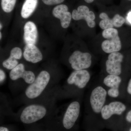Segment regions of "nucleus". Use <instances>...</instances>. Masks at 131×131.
<instances>
[{"mask_svg":"<svg viewBox=\"0 0 131 131\" xmlns=\"http://www.w3.org/2000/svg\"><path fill=\"white\" fill-rule=\"evenodd\" d=\"M50 79V75L49 72L42 71L26 89V96L30 99H35L40 96L47 87Z\"/></svg>","mask_w":131,"mask_h":131,"instance_id":"f257e3e1","label":"nucleus"},{"mask_svg":"<svg viewBox=\"0 0 131 131\" xmlns=\"http://www.w3.org/2000/svg\"><path fill=\"white\" fill-rule=\"evenodd\" d=\"M102 35L106 39L101 45L102 49L105 52L110 54L120 50L122 45L117 29L113 28L105 29L102 32Z\"/></svg>","mask_w":131,"mask_h":131,"instance_id":"f03ea898","label":"nucleus"},{"mask_svg":"<svg viewBox=\"0 0 131 131\" xmlns=\"http://www.w3.org/2000/svg\"><path fill=\"white\" fill-rule=\"evenodd\" d=\"M46 113L47 110L44 106L37 104L30 105L23 110L20 120L24 124H32L43 118Z\"/></svg>","mask_w":131,"mask_h":131,"instance_id":"7ed1b4c3","label":"nucleus"},{"mask_svg":"<svg viewBox=\"0 0 131 131\" xmlns=\"http://www.w3.org/2000/svg\"><path fill=\"white\" fill-rule=\"evenodd\" d=\"M107 91L103 87L98 86L94 88L90 96V105L95 113H101L102 108L105 105Z\"/></svg>","mask_w":131,"mask_h":131,"instance_id":"20e7f679","label":"nucleus"},{"mask_svg":"<svg viewBox=\"0 0 131 131\" xmlns=\"http://www.w3.org/2000/svg\"><path fill=\"white\" fill-rule=\"evenodd\" d=\"M69 62L74 70L86 69L91 66L92 57L88 52L75 51L69 58Z\"/></svg>","mask_w":131,"mask_h":131,"instance_id":"39448f33","label":"nucleus"},{"mask_svg":"<svg viewBox=\"0 0 131 131\" xmlns=\"http://www.w3.org/2000/svg\"><path fill=\"white\" fill-rule=\"evenodd\" d=\"M80 112V105L75 101L71 103L66 109L62 119V124L65 129L69 130L74 125Z\"/></svg>","mask_w":131,"mask_h":131,"instance_id":"423d86ee","label":"nucleus"},{"mask_svg":"<svg viewBox=\"0 0 131 131\" xmlns=\"http://www.w3.org/2000/svg\"><path fill=\"white\" fill-rule=\"evenodd\" d=\"M124 56L118 52L109 54L106 62V70L108 74L119 76L122 73V64Z\"/></svg>","mask_w":131,"mask_h":131,"instance_id":"0eeeda50","label":"nucleus"},{"mask_svg":"<svg viewBox=\"0 0 131 131\" xmlns=\"http://www.w3.org/2000/svg\"><path fill=\"white\" fill-rule=\"evenodd\" d=\"M90 80L89 72L86 70H74L67 79V83L70 85H75L80 89L86 87Z\"/></svg>","mask_w":131,"mask_h":131,"instance_id":"6e6552de","label":"nucleus"},{"mask_svg":"<svg viewBox=\"0 0 131 131\" xmlns=\"http://www.w3.org/2000/svg\"><path fill=\"white\" fill-rule=\"evenodd\" d=\"M126 108V106L121 102L114 101L104 105L102 109L101 115L103 119H108L113 115H121Z\"/></svg>","mask_w":131,"mask_h":131,"instance_id":"1a4fd4ad","label":"nucleus"},{"mask_svg":"<svg viewBox=\"0 0 131 131\" xmlns=\"http://www.w3.org/2000/svg\"><path fill=\"white\" fill-rule=\"evenodd\" d=\"M72 17L75 20L83 19L85 20L88 25L90 28H94L95 26V15L93 12L90 11L86 6L82 5L78 7L77 9H74L72 12Z\"/></svg>","mask_w":131,"mask_h":131,"instance_id":"9d476101","label":"nucleus"},{"mask_svg":"<svg viewBox=\"0 0 131 131\" xmlns=\"http://www.w3.org/2000/svg\"><path fill=\"white\" fill-rule=\"evenodd\" d=\"M9 76L13 81L22 78L25 82L28 84L32 83L36 78L33 72L31 71L25 70V66L22 63L19 64L12 70L9 73Z\"/></svg>","mask_w":131,"mask_h":131,"instance_id":"9b49d317","label":"nucleus"},{"mask_svg":"<svg viewBox=\"0 0 131 131\" xmlns=\"http://www.w3.org/2000/svg\"><path fill=\"white\" fill-rule=\"evenodd\" d=\"M52 14L54 17L60 19L63 28L69 27L72 18V14L68 12V7L66 5H60L55 7L52 10Z\"/></svg>","mask_w":131,"mask_h":131,"instance_id":"f8f14e48","label":"nucleus"},{"mask_svg":"<svg viewBox=\"0 0 131 131\" xmlns=\"http://www.w3.org/2000/svg\"><path fill=\"white\" fill-rule=\"evenodd\" d=\"M24 57L26 61L35 63L42 61L43 55L35 45H26L24 49Z\"/></svg>","mask_w":131,"mask_h":131,"instance_id":"ddd939ff","label":"nucleus"},{"mask_svg":"<svg viewBox=\"0 0 131 131\" xmlns=\"http://www.w3.org/2000/svg\"><path fill=\"white\" fill-rule=\"evenodd\" d=\"M38 31L34 22L28 21L24 27V39L26 45H35L38 38Z\"/></svg>","mask_w":131,"mask_h":131,"instance_id":"4468645a","label":"nucleus"},{"mask_svg":"<svg viewBox=\"0 0 131 131\" xmlns=\"http://www.w3.org/2000/svg\"><path fill=\"white\" fill-rule=\"evenodd\" d=\"M38 2V0H25L21 8V17L25 19L29 18L36 9Z\"/></svg>","mask_w":131,"mask_h":131,"instance_id":"2eb2a0df","label":"nucleus"},{"mask_svg":"<svg viewBox=\"0 0 131 131\" xmlns=\"http://www.w3.org/2000/svg\"><path fill=\"white\" fill-rule=\"evenodd\" d=\"M122 78L118 75L108 74L103 80V83L105 86L110 88H119L121 83L122 82Z\"/></svg>","mask_w":131,"mask_h":131,"instance_id":"dca6fc26","label":"nucleus"},{"mask_svg":"<svg viewBox=\"0 0 131 131\" xmlns=\"http://www.w3.org/2000/svg\"><path fill=\"white\" fill-rule=\"evenodd\" d=\"M100 18L102 20L100 21L99 26L102 29L105 30L108 28H113L114 27L113 18L110 19L106 14L102 13L100 15Z\"/></svg>","mask_w":131,"mask_h":131,"instance_id":"f3484780","label":"nucleus"},{"mask_svg":"<svg viewBox=\"0 0 131 131\" xmlns=\"http://www.w3.org/2000/svg\"><path fill=\"white\" fill-rule=\"evenodd\" d=\"M16 0H1L2 8L3 11L9 13L14 8Z\"/></svg>","mask_w":131,"mask_h":131,"instance_id":"a211bd4d","label":"nucleus"},{"mask_svg":"<svg viewBox=\"0 0 131 131\" xmlns=\"http://www.w3.org/2000/svg\"><path fill=\"white\" fill-rule=\"evenodd\" d=\"M18 64V62L17 59L10 56L3 61L2 63L4 68L9 70H12Z\"/></svg>","mask_w":131,"mask_h":131,"instance_id":"6ab92c4d","label":"nucleus"},{"mask_svg":"<svg viewBox=\"0 0 131 131\" xmlns=\"http://www.w3.org/2000/svg\"><path fill=\"white\" fill-rule=\"evenodd\" d=\"M22 56V51L19 47H14L11 50L10 52V56L17 60L20 59L21 58Z\"/></svg>","mask_w":131,"mask_h":131,"instance_id":"aec40b11","label":"nucleus"},{"mask_svg":"<svg viewBox=\"0 0 131 131\" xmlns=\"http://www.w3.org/2000/svg\"><path fill=\"white\" fill-rule=\"evenodd\" d=\"M113 18L114 21V27H121L125 23V19L124 17L120 16L119 14L115 15Z\"/></svg>","mask_w":131,"mask_h":131,"instance_id":"412c9836","label":"nucleus"},{"mask_svg":"<svg viewBox=\"0 0 131 131\" xmlns=\"http://www.w3.org/2000/svg\"><path fill=\"white\" fill-rule=\"evenodd\" d=\"M107 95L111 98H117L119 95V88H110L107 91Z\"/></svg>","mask_w":131,"mask_h":131,"instance_id":"4be33fe9","label":"nucleus"},{"mask_svg":"<svg viewBox=\"0 0 131 131\" xmlns=\"http://www.w3.org/2000/svg\"><path fill=\"white\" fill-rule=\"evenodd\" d=\"M46 5H54L60 4L64 2V0H42Z\"/></svg>","mask_w":131,"mask_h":131,"instance_id":"5701e85b","label":"nucleus"},{"mask_svg":"<svg viewBox=\"0 0 131 131\" xmlns=\"http://www.w3.org/2000/svg\"><path fill=\"white\" fill-rule=\"evenodd\" d=\"M5 78H6V74H5V72L2 70L1 69L0 70V82H1V83L5 81Z\"/></svg>","mask_w":131,"mask_h":131,"instance_id":"b1692460","label":"nucleus"},{"mask_svg":"<svg viewBox=\"0 0 131 131\" xmlns=\"http://www.w3.org/2000/svg\"><path fill=\"white\" fill-rule=\"evenodd\" d=\"M126 120L127 122L131 123V110L129 111L127 114Z\"/></svg>","mask_w":131,"mask_h":131,"instance_id":"393cba45","label":"nucleus"},{"mask_svg":"<svg viewBox=\"0 0 131 131\" xmlns=\"http://www.w3.org/2000/svg\"><path fill=\"white\" fill-rule=\"evenodd\" d=\"M127 91L129 94L131 95V78L129 80V83H128Z\"/></svg>","mask_w":131,"mask_h":131,"instance_id":"a878e982","label":"nucleus"},{"mask_svg":"<svg viewBox=\"0 0 131 131\" xmlns=\"http://www.w3.org/2000/svg\"><path fill=\"white\" fill-rule=\"evenodd\" d=\"M0 131H9L7 127L1 126L0 127Z\"/></svg>","mask_w":131,"mask_h":131,"instance_id":"bb28decb","label":"nucleus"},{"mask_svg":"<svg viewBox=\"0 0 131 131\" xmlns=\"http://www.w3.org/2000/svg\"><path fill=\"white\" fill-rule=\"evenodd\" d=\"M127 19L129 23L131 24V12H129L127 14Z\"/></svg>","mask_w":131,"mask_h":131,"instance_id":"cd10ccee","label":"nucleus"},{"mask_svg":"<svg viewBox=\"0 0 131 131\" xmlns=\"http://www.w3.org/2000/svg\"><path fill=\"white\" fill-rule=\"evenodd\" d=\"M84 1L88 3H91L94 1V0H84Z\"/></svg>","mask_w":131,"mask_h":131,"instance_id":"c85d7f7f","label":"nucleus"},{"mask_svg":"<svg viewBox=\"0 0 131 131\" xmlns=\"http://www.w3.org/2000/svg\"><path fill=\"white\" fill-rule=\"evenodd\" d=\"M0 39H1L2 37V34L1 32H0Z\"/></svg>","mask_w":131,"mask_h":131,"instance_id":"c756f323","label":"nucleus"},{"mask_svg":"<svg viewBox=\"0 0 131 131\" xmlns=\"http://www.w3.org/2000/svg\"><path fill=\"white\" fill-rule=\"evenodd\" d=\"M0 27H1V29H2V25L1 23V24H0Z\"/></svg>","mask_w":131,"mask_h":131,"instance_id":"7c9ffc66","label":"nucleus"},{"mask_svg":"<svg viewBox=\"0 0 131 131\" xmlns=\"http://www.w3.org/2000/svg\"><path fill=\"white\" fill-rule=\"evenodd\" d=\"M129 131H131V127L130 129V130H129Z\"/></svg>","mask_w":131,"mask_h":131,"instance_id":"2f4dec72","label":"nucleus"},{"mask_svg":"<svg viewBox=\"0 0 131 131\" xmlns=\"http://www.w3.org/2000/svg\"><path fill=\"white\" fill-rule=\"evenodd\" d=\"M129 1H131V0H129Z\"/></svg>","mask_w":131,"mask_h":131,"instance_id":"473e14b6","label":"nucleus"}]
</instances>
